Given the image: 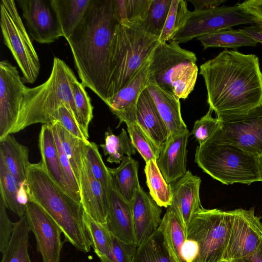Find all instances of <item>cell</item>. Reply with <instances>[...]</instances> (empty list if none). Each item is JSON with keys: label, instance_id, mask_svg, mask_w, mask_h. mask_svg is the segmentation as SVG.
Returning <instances> with one entry per match:
<instances>
[{"label": "cell", "instance_id": "cell-1", "mask_svg": "<svg viewBox=\"0 0 262 262\" xmlns=\"http://www.w3.org/2000/svg\"><path fill=\"white\" fill-rule=\"evenodd\" d=\"M209 108L216 116L242 113L262 103L258 57L225 50L201 65Z\"/></svg>", "mask_w": 262, "mask_h": 262}, {"label": "cell", "instance_id": "cell-2", "mask_svg": "<svg viewBox=\"0 0 262 262\" xmlns=\"http://www.w3.org/2000/svg\"><path fill=\"white\" fill-rule=\"evenodd\" d=\"M118 23L113 0H91L67 40L82 84L104 102L108 98L113 39Z\"/></svg>", "mask_w": 262, "mask_h": 262}, {"label": "cell", "instance_id": "cell-3", "mask_svg": "<svg viewBox=\"0 0 262 262\" xmlns=\"http://www.w3.org/2000/svg\"><path fill=\"white\" fill-rule=\"evenodd\" d=\"M29 201L38 204L53 219L64 235V242L84 253L91 251L92 241L80 202L63 191L51 179L41 162L31 163L26 170Z\"/></svg>", "mask_w": 262, "mask_h": 262}, {"label": "cell", "instance_id": "cell-4", "mask_svg": "<svg viewBox=\"0 0 262 262\" xmlns=\"http://www.w3.org/2000/svg\"><path fill=\"white\" fill-rule=\"evenodd\" d=\"M76 76L62 59L55 57L49 78L36 87L27 88L15 122L9 134L34 124H52L60 106L66 105L79 125L71 82Z\"/></svg>", "mask_w": 262, "mask_h": 262}, {"label": "cell", "instance_id": "cell-5", "mask_svg": "<svg viewBox=\"0 0 262 262\" xmlns=\"http://www.w3.org/2000/svg\"><path fill=\"white\" fill-rule=\"evenodd\" d=\"M158 39L146 32L143 23L125 21L117 24L113 39L107 99L126 87L149 62L160 43Z\"/></svg>", "mask_w": 262, "mask_h": 262}, {"label": "cell", "instance_id": "cell-6", "mask_svg": "<svg viewBox=\"0 0 262 262\" xmlns=\"http://www.w3.org/2000/svg\"><path fill=\"white\" fill-rule=\"evenodd\" d=\"M258 157L221 141L214 134L197 146L195 162L204 172L226 185L260 181Z\"/></svg>", "mask_w": 262, "mask_h": 262}, {"label": "cell", "instance_id": "cell-7", "mask_svg": "<svg viewBox=\"0 0 262 262\" xmlns=\"http://www.w3.org/2000/svg\"><path fill=\"white\" fill-rule=\"evenodd\" d=\"M234 212L203 207L191 220L187 238L195 241L199 253L193 262H220L223 260Z\"/></svg>", "mask_w": 262, "mask_h": 262}, {"label": "cell", "instance_id": "cell-8", "mask_svg": "<svg viewBox=\"0 0 262 262\" xmlns=\"http://www.w3.org/2000/svg\"><path fill=\"white\" fill-rule=\"evenodd\" d=\"M0 15L4 42L22 72L23 82L32 84L38 77L40 63L15 1L1 0Z\"/></svg>", "mask_w": 262, "mask_h": 262}, {"label": "cell", "instance_id": "cell-9", "mask_svg": "<svg viewBox=\"0 0 262 262\" xmlns=\"http://www.w3.org/2000/svg\"><path fill=\"white\" fill-rule=\"evenodd\" d=\"M262 22L242 4L190 11L185 25L171 41L178 43L240 25Z\"/></svg>", "mask_w": 262, "mask_h": 262}, {"label": "cell", "instance_id": "cell-10", "mask_svg": "<svg viewBox=\"0 0 262 262\" xmlns=\"http://www.w3.org/2000/svg\"><path fill=\"white\" fill-rule=\"evenodd\" d=\"M216 118V138L257 156L262 155V103L242 113Z\"/></svg>", "mask_w": 262, "mask_h": 262}, {"label": "cell", "instance_id": "cell-11", "mask_svg": "<svg viewBox=\"0 0 262 262\" xmlns=\"http://www.w3.org/2000/svg\"><path fill=\"white\" fill-rule=\"evenodd\" d=\"M196 60L194 53L182 48L174 41L160 43L148 64L149 84L173 94L171 81L178 70L185 64L196 63Z\"/></svg>", "mask_w": 262, "mask_h": 262}, {"label": "cell", "instance_id": "cell-12", "mask_svg": "<svg viewBox=\"0 0 262 262\" xmlns=\"http://www.w3.org/2000/svg\"><path fill=\"white\" fill-rule=\"evenodd\" d=\"M234 214L224 260L243 258L251 254L262 242L261 217L253 209L233 210Z\"/></svg>", "mask_w": 262, "mask_h": 262}, {"label": "cell", "instance_id": "cell-13", "mask_svg": "<svg viewBox=\"0 0 262 262\" xmlns=\"http://www.w3.org/2000/svg\"><path fill=\"white\" fill-rule=\"evenodd\" d=\"M25 215L30 231L35 236L42 262H60L62 231L53 219L38 204L29 201Z\"/></svg>", "mask_w": 262, "mask_h": 262}, {"label": "cell", "instance_id": "cell-14", "mask_svg": "<svg viewBox=\"0 0 262 262\" xmlns=\"http://www.w3.org/2000/svg\"><path fill=\"white\" fill-rule=\"evenodd\" d=\"M16 67L8 60L0 62V139L9 135L17 119L24 93Z\"/></svg>", "mask_w": 262, "mask_h": 262}, {"label": "cell", "instance_id": "cell-15", "mask_svg": "<svg viewBox=\"0 0 262 262\" xmlns=\"http://www.w3.org/2000/svg\"><path fill=\"white\" fill-rule=\"evenodd\" d=\"M30 35L39 43H50L62 36L51 0H17Z\"/></svg>", "mask_w": 262, "mask_h": 262}, {"label": "cell", "instance_id": "cell-16", "mask_svg": "<svg viewBox=\"0 0 262 262\" xmlns=\"http://www.w3.org/2000/svg\"><path fill=\"white\" fill-rule=\"evenodd\" d=\"M201 183L200 177L187 170L182 177L171 184L170 206L179 217L186 235L193 216L203 208L200 198Z\"/></svg>", "mask_w": 262, "mask_h": 262}, {"label": "cell", "instance_id": "cell-17", "mask_svg": "<svg viewBox=\"0 0 262 262\" xmlns=\"http://www.w3.org/2000/svg\"><path fill=\"white\" fill-rule=\"evenodd\" d=\"M79 187L80 202L84 212L96 221L105 224L108 208V194L93 176L85 159L84 149Z\"/></svg>", "mask_w": 262, "mask_h": 262}, {"label": "cell", "instance_id": "cell-18", "mask_svg": "<svg viewBox=\"0 0 262 262\" xmlns=\"http://www.w3.org/2000/svg\"><path fill=\"white\" fill-rule=\"evenodd\" d=\"M149 63L126 87L104 102L112 113L119 119L118 126L122 123L126 124L137 123L136 112L138 101L142 92L149 84L148 77Z\"/></svg>", "mask_w": 262, "mask_h": 262}, {"label": "cell", "instance_id": "cell-19", "mask_svg": "<svg viewBox=\"0 0 262 262\" xmlns=\"http://www.w3.org/2000/svg\"><path fill=\"white\" fill-rule=\"evenodd\" d=\"M130 203L138 247L158 230L162 222V211L141 187L135 192Z\"/></svg>", "mask_w": 262, "mask_h": 262}, {"label": "cell", "instance_id": "cell-20", "mask_svg": "<svg viewBox=\"0 0 262 262\" xmlns=\"http://www.w3.org/2000/svg\"><path fill=\"white\" fill-rule=\"evenodd\" d=\"M38 147L43 169L54 182L74 200L80 196L73 189L63 171L51 124H42L38 137Z\"/></svg>", "mask_w": 262, "mask_h": 262}, {"label": "cell", "instance_id": "cell-21", "mask_svg": "<svg viewBox=\"0 0 262 262\" xmlns=\"http://www.w3.org/2000/svg\"><path fill=\"white\" fill-rule=\"evenodd\" d=\"M190 135L184 134L169 137L156 160L157 165L166 182L172 184L187 171V145Z\"/></svg>", "mask_w": 262, "mask_h": 262}, {"label": "cell", "instance_id": "cell-22", "mask_svg": "<svg viewBox=\"0 0 262 262\" xmlns=\"http://www.w3.org/2000/svg\"><path fill=\"white\" fill-rule=\"evenodd\" d=\"M104 225L112 235L121 241L136 244L131 203L122 196L113 182Z\"/></svg>", "mask_w": 262, "mask_h": 262}, {"label": "cell", "instance_id": "cell-23", "mask_svg": "<svg viewBox=\"0 0 262 262\" xmlns=\"http://www.w3.org/2000/svg\"><path fill=\"white\" fill-rule=\"evenodd\" d=\"M136 117L138 124L161 150L168 139V130L147 88L138 99Z\"/></svg>", "mask_w": 262, "mask_h": 262}, {"label": "cell", "instance_id": "cell-24", "mask_svg": "<svg viewBox=\"0 0 262 262\" xmlns=\"http://www.w3.org/2000/svg\"><path fill=\"white\" fill-rule=\"evenodd\" d=\"M147 89L167 126L169 137L187 132L181 115L180 99L156 85L149 84Z\"/></svg>", "mask_w": 262, "mask_h": 262}, {"label": "cell", "instance_id": "cell-25", "mask_svg": "<svg viewBox=\"0 0 262 262\" xmlns=\"http://www.w3.org/2000/svg\"><path fill=\"white\" fill-rule=\"evenodd\" d=\"M29 152V148L11 134L0 139V155L19 186L26 179L27 168L30 164Z\"/></svg>", "mask_w": 262, "mask_h": 262}, {"label": "cell", "instance_id": "cell-26", "mask_svg": "<svg viewBox=\"0 0 262 262\" xmlns=\"http://www.w3.org/2000/svg\"><path fill=\"white\" fill-rule=\"evenodd\" d=\"M62 37L67 40L83 17L91 0H51Z\"/></svg>", "mask_w": 262, "mask_h": 262}, {"label": "cell", "instance_id": "cell-27", "mask_svg": "<svg viewBox=\"0 0 262 262\" xmlns=\"http://www.w3.org/2000/svg\"><path fill=\"white\" fill-rule=\"evenodd\" d=\"M164 243L174 262H184L181 255L182 246L187 237L180 221L169 206L159 227Z\"/></svg>", "mask_w": 262, "mask_h": 262}, {"label": "cell", "instance_id": "cell-28", "mask_svg": "<svg viewBox=\"0 0 262 262\" xmlns=\"http://www.w3.org/2000/svg\"><path fill=\"white\" fill-rule=\"evenodd\" d=\"M138 162L131 156H127L117 167L108 168L115 187L122 196L130 203L136 190L141 187L138 179Z\"/></svg>", "mask_w": 262, "mask_h": 262}, {"label": "cell", "instance_id": "cell-29", "mask_svg": "<svg viewBox=\"0 0 262 262\" xmlns=\"http://www.w3.org/2000/svg\"><path fill=\"white\" fill-rule=\"evenodd\" d=\"M29 229L26 215L15 223L9 244L1 262H32L29 254Z\"/></svg>", "mask_w": 262, "mask_h": 262}, {"label": "cell", "instance_id": "cell-30", "mask_svg": "<svg viewBox=\"0 0 262 262\" xmlns=\"http://www.w3.org/2000/svg\"><path fill=\"white\" fill-rule=\"evenodd\" d=\"M204 49L210 47L235 49L243 46L255 47L257 43L241 29L232 28L207 34L197 38Z\"/></svg>", "mask_w": 262, "mask_h": 262}, {"label": "cell", "instance_id": "cell-31", "mask_svg": "<svg viewBox=\"0 0 262 262\" xmlns=\"http://www.w3.org/2000/svg\"><path fill=\"white\" fill-rule=\"evenodd\" d=\"M144 172L150 196L160 207L168 208L171 204V184L165 181L156 161L146 162Z\"/></svg>", "mask_w": 262, "mask_h": 262}, {"label": "cell", "instance_id": "cell-32", "mask_svg": "<svg viewBox=\"0 0 262 262\" xmlns=\"http://www.w3.org/2000/svg\"><path fill=\"white\" fill-rule=\"evenodd\" d=\"M104 140L105 143L100 144V146L104 155L107 156V161L110 163H120L125 157L136 154L131 139L124 128L118 135H116L108 127L105 133Z\"/></svg>", "mask_w": 262, "mask_h": 262}, {"label": "cell", "instance_id": "cell-33", "mask_svg": "<svg viewBox=\"0 0 262 262\" xmlns=\"http://www.w3.org/2000/svg\"><path fill=\"white\" fill-rule=\"evenodd\" d=\"M133 262H174L159 228L137 247Z\"/></svg>", "mask_w": 262, "mask_h": 262}, {"label": "cell", "instance_id": "cell-34", "mask_svg": "<svg viewBox=\"0 0 262 262\" xmlns=\"http://www.w3.org/2000/svg\"><path fill=\"white\" fill-rule=\"evenodd\" d=\"M18 188L17 181L9 171L3 157L0 155V198L7 208L21 217L25 215L26 208L18 202Z\"/></svg>", "mask_w": 262, "mask_h": 262}, {"label": "cell", "instance_id": "cell-35", "mask_svg": "<svg viewBox=\"0 0 262 262\" xmlns=\"http://www.w3.org/2000/svg\"><path fill=\"white\" fill-rule=\"evenodd\" d=\"M52 124L56 129L64 150L70 161L74 173L79 184L85 141L70 134L58 121Z\"/></svg>", "mask_w": 262, "mask_h": 262}, {"label": "cell", "instance_id": "cell-36", "mask_svg": "<svg viewBox=\"0 0 262 262\" xmlns=\"http://www.w3.org/2000/svg\"><path fill=\"white\" fill-rule=\"evenodd\" d=\"M190 12L187 9L186 1L172 0L164 28L158 39L160 43L172 40L185 25Z\"/></svg>", "mask_w": 262, "mask_h": 262}, {"label": "cell", "instance_id": "cell-37", "mask_svg": "<svg viewBox=\"0 0 262 262\" xmlns=\"http://www.w3.org/2000/svg\"><path fill=\"white\" fill-rule=\"evenodd\" d=\"M71 86L79 126L86 137L89 138L88 128L93 117V106L84 86L78 81L76 77L72 80Z\"/></svg>", "mask_w": 262, "mask_h": 262}, {"label": "cell", "instance_id": "cell-38", "mask_svg": "<svg viewBox=\"0 0 262 262\" xmlns=\"http://www.w3.org/2000/svg\"><path fill=\"white\" fill-rule=\"evenodd\" d=\"M84 156L93 176L100 182L109 195L113 186V179L96 143L90 141L85 143Z\"/></svg>", "mask_w": 262, "mask_h": 262}, {"label": "cell", "instance_id": "cell-39", "mask_svg": "<svg viewBox=\"0 0 262 262\" xmlns=\"http://www.w3.org/2000/svg\"><path fill=\"white\" fill-rule=\"evenodd\" d=\"M84 221L95 254L99 258L105 256L111 246L112 234L104 224L96 221L85 212Z\"/></svg>", "mask_w": 262, "mask_h": 262}, {"label": "cell", "instance_id": "cell-40", "mask_svg": "<svg viewBox=\"0 0 262 262\" xmlns=\"http://www.w3.org/2000/svg\"><path fill=\"white\" fill-rule=\"evenodd\" d=\"M198 74L196 63H191L182 67L171 81L173 95L179 99H186L193 91Z\"/></svg>", "mask_w": 262, "mask_h": 262}, {"label": "cell", "instance_id": "cell-41", "mask_svg": "<svg viewBox=\"0 0 262 262\" xmlns=\"http://www.w3.org/2000/svg\"><path fill=\"white\" fill-rule=\"evenodd\" d=\"M127 132L132 143L145 163L156 161L161 150L154 144L138 123L126 124Z\"/></svg>", "mask_w": 262, "mask_h": 262}, {"label": "cell", "instance_id": "cell-42", "mask_svg": "<svg viewBox=\"0 0 262 262\" xmlns=\"http://www.w3.org/2000/svg\"><path fill=\"white\" fill-rule=\"evenodd\" d=\"M172 0H151L148 16L143 23L146 32L158 38L164 28Z\"/></svg>", "mask_w": 262, "mask_h": 262}, {"label": "cell", "instance_id": "cell-43", "mask_svg": "<svg viewBox=\"0 0 262 262\" xmlns=\"http://www.w3.org/2000/svg\"><path fill=\"white\" fill-rule=\"evenodd\" d=\"M137 246L123 242L112 235V244L106 255L100 262H133Z\"/></svg>", "mask_w": 262, "mask_h": 262}, {"label": "cell", "instance_id": "cell-44", "mask_svg": "<svg viewBox=\"0 0 262 262\" xmlns=\"http://www.w3.org/2000/svg\"><path fill=\"white\" fill-rule=\"evenodd\" d=\"M212 112L209 108L206 115L196 120L194 123L191 134L193 135L199 145L207 141L220 127L217 118L212 117Z\"/></svg>", "mask_w": 262, "mask_h": 262}, {"label": "cell", "instance_id": "cell-45", "mask_svg": "<svg viewBox=\"0 0 262 262\" xmlns=\"http://www.w3.org/2000/svg\"><path fill=\"white\" fill-rule=\"evenodd\" d=\"M55 118L56 121L59 122L72 135L85 142H89L88 138L86 137L76 119L66 105H62L59 107Z\"/></svg>", "mask_w": 262, "mask_h": 262}, {"label": "cell", "instance_id": "cell-46", "mask_svg": "<svg viewBox=\"0 0 262 262\" xmlns=\"http://www.w3.org/2000/svg\"><path fill=\"white\" fill-rule=\"evenodd\" d=\"M151 0H126V19L131 23H143L149 12Z\"/></svg>", "mask_w": 262, "mask_h": 262}, {"label": "cell", "instance_id": "cell-47", "mask_svg": "<svg viewBox=\"0 0 262 262\" xmlns=\"http://www.w3.org/2000/svg\"><path fill=\"white\" fill-rule=\"evenodd\" d=\"M51 124L53 130L60 163L65 176L75 191L80 195L78 183L73 171L70 161L64 150L56 129L53 124Z\"/></svg>", "mask_w": 262, "mask_h": 262}, {"label": "cell", "instance_id": "cell-48", "mask_svg": "<svg viewBox=\"0 0 262 262\" xmlns=\"http://www.w3.org/2000/svg\"><path fill=\"white\" fill-rule=\"evenodd\" d=\"M6 206L0 198V251L3 253L9 244L15 223L9 219L7 212Z\"/></svg>", "mask_w": 262, "mask_h": 262}, {"label": "cell", "instance_id": "cell-49", "mask_svg": "<svg viewBox=\"0 0 262 262\" xmlns=\"http://www.w3.org/2000/svg\"><path fill=\"white\" fill-rule=\"evenodd\" d=\"M198 253L197 243L192 239L186 238L181 249V255L184 262H193Z\"/></svg>", "mask_w": 262, "mask_h": 262}, {"label": "cell", "instance_id": "cell-50", "mask_svg": "<svg viewBox=\"0 0 262 262\" xmlns=\"http://www.w3.org/2000/svg\"><path fill=\"white\" fill-rule=\"evenodd\" d=\"M241 29L257 43H262V22L251 25Z\"/></svg>", "mask_w": 262, "mask_h": 262}, {"label": "cell", "instance_id": "cell-51", "mask_svg": "<svg viewBox=\"0 0 262 262\" xmlns=\"http://www.w3.org/2000/svg\"><path fill=\"white\" fill-rule=\"evenodd\" d=\"M241 4L252 14L262 21V0L245 1Z\"/></svg>", "mask_w": 262, "mask_h": 262}, {"label": "cell", "instance_id": "cell-52", "mask_svg": "<svg viewBox=\"0 0 262 262\" xmlns=\"http://www.w3.org/2000/svg\"><path fill=\"white\" fill-rule=\"evenodd\" d=\"M194 7V10L215 8L226 2L225 0H189Z\"/></svg>", "mask_w": 262, "mask_h": 262}, {"label": "cell", "instance_id": "cell-53", "mask_svg": "<svg viewBox=\"0 0 262 262\" xmlns=\"http://www.w3.org/2000/svg\"><path fill=\"white\" fill-rule=\"evenodd\" d=\"M17 201L19 204L25 208L29 202V197L27 191L26 179L19 186L17 192Z\"/></svg>", "mask_w": 262, "mask_h": 262}, {"label": "cell", "instance_id": "cell-54", "mask_svg": "<svg viewBox=\"0 0 262 262\" xmlns=\"http://www.w3.org/2000/svg\"><path fill=\"white\" fill-rule=\"evenodd\" d=\"M243 259L244 262H262V242L254 252Z\"/></svg>", "mask_w": 262, "mask_h": 262}, {"label": "cell", "instance_id": "cell-55", "mask_svg": "<svg viewBox=\"0 0 262 262\" xmlns=\"http://www.w3.org/2000/svg\"><path fill=\"white\" fill-rule=\"evenodd\" d=\"M258 170L260 181H262V155L258 157Z\"/></svg>", "mask_w": 262, "mask_h": 262}, {"label": "cell", "instance_id": "cell-56", "mask_svg": "<svg viewBox=\"0 0 262 262\" xmlns=\"http://www.w3.org/2000/svg\"><path fill=\"white\" fill-rule=\"evenodd\" d=\"M227 262H244L243 258H238V259H233L228 261Z\"/></svg>", "mask_w": 262, "mask_h": 262}, {"label": "cell", "instance_id": "cell-57", "mask_svg": "<svg viewBox=\"0 0 262 262\" xmlns=\"http://www.w3.org/2000/svg\"><path fill=\"white\" fill-rule=\"evenodd\" d=\"M220 262H227V261H225V260H222V261H220Z\"/></svg>", "mask_w": 262, "mask_h": 262}]
</instances>
